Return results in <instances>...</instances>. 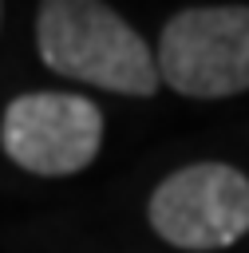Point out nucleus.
Wrapping results in <instances>:
<instances>
[{
  "label": "nucleus",
  "mask_w": 249,
  "mask_h": 253,
  "mask_svg": "<svg viewBox=\"0 0 249 253\" xmlns=\"http://www.w3.org/2000/svg\"><path fill=\"white\" fill-rule=\"evenodd\" d=\"M146 213L174 249H225L249 233V178L225 162L182 166L154 186Z\"/></svg>",
  "instance_id": "nucleus-3"
},
{
  "label": "nucleus",
  "mask_w": 249,
  "mask_h": 253,
  "mask_svg": "<svg viewBox=\"0 0 249 253\" xmlns=\"http://www.w3.org/2000/svg\"><path fill=\"white\" fill-rule=\"evenodd\" d=\"M40 59L91 87L115 95H154L162 87L154 51L142 36L107 4L95 0H51L36 16Z\"/></svg>",
  "instance_id": "nucleus-1"
},
{
  "label": "nucleus",
  "mask_w": 249,
  "mask_h": 253,
  "mask_svg": "<svg viewBox=\"0 0 249 253\" xmlns=\"http://www.w3.org/2000/svg\"><path fill=\"white\" fill-rule=\"evenodd\" d=\"M158 79L190 99H225L249 91V4L182 8L166 20Z\"/></svg>",
  "instance_id": "nucleus-2"
},
{
  "label": "nucleus",
  "mask_w": 249,
  "mask_h": 253,
  "mask_svg": "<svg viewBox=\"0 0 249 253\" xmlns=\"http://www.w3.org/2000/svg\"><path fill=\"white\" fill-rule=\"evenodd\" d=\"M0 16H4V8H0Z\"/></svg>",
  "instance_id": "nucleus-5"
},
{
  "label": "nucleus",
  "mask_w": 249,
  "mask_h": 253,
  "mask_svg": "<svg viewBox=\"0 0 249 253\" xmlns=\"http://www.w3.org/2000/svg\"><path fill=\"white\" fill-rule=\"evenodd\" d=\"M4 154L28 174L63 178L95 162L103 146V111L67 91L16 95L0 123Z\"/></svg>",
  "instance_id": "nucleus-4"
}]
</instances>
